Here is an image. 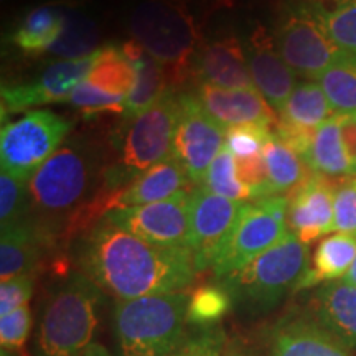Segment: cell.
<instances>
[{"instance_id":"obj_17","label":"cell","mask_w":356,"mask_h":356,"mask_svg":"<svg viewBox=\"0 0 356 356\" xmlns=\"http://www.w3.org/2000/svg\"><path fill=\"white\" fill-rule=\"evenodd\" d=\"M197 97L203 109L218 124L228 129L243 124H261L275 129L279 114L256 88L222 89L202 83Z\"/></svg>"},{"instance_id":"obj_9","label":"cell","mask_w":356,"mask_h":356,"mask_svg":"<svg viewBox=\"0 0 356 356\" xmlns=\"http://www.w3.org/2000/svg\"><path fill=\"white\" fill-rule=\"evenodd\" d=\"M70 129L68 119L42 109L29 111L24 118L3 124L0 131L2 172L29 181L63 144Z\"/></svg>"},{"instance_id":"obj_3","label":"cell","mask_w":356,"mask_h":356,"mask_svg":"<svg viewBox=\"0 0 356 356\" xmlns=\"http://www.w3.org/2000/svg\"><path fill=\"white\" fill-rule=\"evenodd\" d=\"M190 293L115 300L113 332L119 356H173L185 340Z\"/></svg>"},{"instance_id":"obj_22","label":"cell","mask_w":356,"mask_h":356,"mask_svg":"<svg viewBox=\"0 0 356 356\" xmlns=\"http://www.w3.org/2000/svg\"><path fill=\"white\" fill-rule=\"evenodd\" d=\"M315 322L348 350H356V286L343 280L328 282L312 299Z\"/></svg>"},{"instance_id":"obj_42","label":"cell","mask_w":356,"mask_h":356,"mask_svg":"<svg viewBox=\"0 0 356 356\" xmlns=\"http://www.w3.org/2000/svg\"><path fill=\"white\" fill-rule=\"evenodd\" d=\"M341 118V139L348 157L351 177H356V115H340Z\"/></svg>"},{"instance_id":"obj_32","label":"cell","mask_w":356,"mask_h":356,"mask_svg":"<svg viewBox=\"0 0 356 356\" xmlns=\"http://www.w3.org/2000/svg\"><path fill=\"white\" fill-rule=\"evenodd\" d=\"M233 305V297L222 284H208L190 293L186 320L191 327L218 325L225 315L229 314Z\"/></svg>"},{"instance_id":"obj_39","label":"cell","mask_w":356,"mask_h":356,"mask_svg":"<svg viewBox=\"0 0 356 356\" xmlns=\"http://www.w3.org/2000/svg\"><path fill=\"white\" fill-rule=\"evenodd\" d=\"M68 101L74 108L81 109L84 114H101V113H118L124 114L126 111V99L124 97L111 96L99 89L91 86L86 79H83L73 89Z\"/></svg>"},{"instance_id":"obj_2","label":"cell","mask_w":356,"mask_h":356,"mask_svg":"<svg viewBox=\"0 0 356 356\" xmlns=\"http://www.w3.org/2000/svg\"><path fill=\"white\" fill-rule=\"evenodd\" d=\"M106 292L84 273L61 280L44 300L35 338V356H76L96 343Z\"/></svg>"},{"instance_id":"obj_36","label":"cell","mask_w":356,"mask_h":356,"mask_svg":"<svg viewBox=\"0 0 356 356\" xmlns=\"http://www.w3.org/2000/svg\"><path fill=\"white\" fill-rule=\"evenodd\" d=\"M228 343V335L220 323L193 327L173 356H225Z\"/></svg>"},{"instance_id":"obj_4","label":"cell","mask_w":356,"mask_h":356,"mask_svg":"<svg viewBox=\"0 0 356 356\" xmlns=\"http://www.w3.org/2000/svg\"><path fill=\"white\" fill-rule=\"evenodd\" d=\"M95 173L88 155L76 145L60 147L29 180L30 207L42 216L37 229L44 241L61 234V220L70 218L68 233L78 222L81 203Z\"/></svg>"},{"instance_id":"obj_37","label":"cell","mask_w":356,"mask_h":356,"mask_svg":"<svg viewBox=\"0 0 356 356\" xmlns=\"http://www.w3.org/2000/svg\"><path fill=\"white\" fill-rule=\"evenodd\" d=\"M273 127L261 124H243L226 129L225 147L234 159H249L264 154L266 142L269 140Z\"/></svg>"},{"instance_id":"obj_13","label":"cell","mask_w":356,"mask_h":356,"mask_svg":"<svg viewBox=\"0 0 356 356\" xmlns=\"http://www.w3.org/2000/svg\"><path fill=\"white\" fill-rule=\"evenodd\" d=\"M241 202L218 197L204 186L190 193V251L195 269L203 273L215 264L243 210Z\"/></svg>"},{"instance_id":"obj_25","label":"cell","mask_w":356,"mask_h":356,"mask_svg":"<svg viewBox=\"0 0 356 356\" xmlns=\"http://www.w3.org/2000/svg\"><path fill=\"white\" fill-rule=\"evenodd\" d=\"M356 257V238L335 233L323 238L315 249L312 264L297 284L296 292L320 286L323 282L341 280Z\"/></svg>"},{"instance_id":"obj_21","label":"cell","mask_w":356,"mask_h":356,"mask_svg":"<svg viewBox=\"0 0 356 356\" xmlns=\"http://www.w3.org/2000/svg\"><path fill=\"white\" fill-rule=\"evenodd\" d=\"M190 178L175 159H167L149 170L142 172L131 184L114 190L111 198V210L114 208L140 207L168 200L186 190ZM109 210V211H111Z\"/></svg>"},{"instance_id":"obj_12","label":"cell","mask_w":356,"mask_h":356,"mask_svg":"<svg viewBox=\"0 0 356 356\" xmlns=\"http://www.w3.org/2000/svg\"><path fill=\"white\" fill-rule=\"evenodd\" d=\"M190 193L185 190L157 203L114 208L102 220L147 243L190 249Z\"/></svg>"},{"instance_id":"obj_35","label":"cell","mask_w":356,"mask_h":356,"mask_svg":"<svg viewBox=\"0 0 356 356\" xmlns=\"http://www.w3.org/2000/svg\"><path fill=\"white\" fill-rule=\"evenodd\" d=\"M30 207L29 181L2 172L0 175V222L2 228L20 225L29 220Z\"/></svg>"},{"instance_id":"obj_33","label":"cell","mask_w":356,"mask_h":356,"mask_svg":"<svg viewBox=\"0 0 356 356\" xmlns=\"http://www.w3.org/2000/svg\"><path fill=\"white\" fill-rule=\"evenodd\" d=\"M97 40H99V32L95 22L79 13H71V15L66 13L63 33L50 48V51L61 60H76L95 53Z\"/></svg>"},{"instance_id":"obj_38","label":"cell","mask_w":356,"mask_h":356,"mask_svg":"<svg viewBox=\"0 0 356 356\" xmlns=\"http://www.w3.org/2000/svg\"><path fill=\"white\" fill-rule=\"evenodd\" d=\"M335 233L356 238V177L338 178L333 195Z\"/></svg>"},{"instance_id":"obj_6","label":"cell","mask_w":356,"mask_h":356,"mask_svg":"<svg viewBox=\"0 0 356 356\" xmlns=\"http://www.w3.org/2000/svg\"><path fill=\"white\" fill-rule=\"evenodd\" d=\"M132 40L165 68L168 81L186 78L198 29L185 0H145L131 17Z\"/></svg>"},{"instance_id":"obj_24","label":"cell","mask_w":356,"mask_h":356,"mask_svg":"<svg viewBox=\"0 0 356 356\" xmlns=\"http://www.w3.org/2000/svg\"><path fill=\"white\" fill-rule=\"evenodd\" d=\"M47 241L33 221L2 228L0 238V277L3 280L33 275L40 261L42 248Z\"/></svg>"},{"instance_id":"obj_43","label":"cell","mask_w":356,"mask_h":356,"mask_svg":"<svg viewBox=\"0 0 356 356\" xmlns=\"http://www.w3.org/2000/svg\"><path fill=\"white\" fill-rule=\"evenodd\" d=\"M76 356H113L109 353V350L106 346H102L101 343H92L89 345L88 348H84L81 353H78Z\"/></svg>"},{"instance_id":"obj_18","label":"cell","mask_w":356,"mask_h":356,"mask_svg":"<svg viewBox=\"0 0 356 356\" xmlns=\"http://www.w3.org/2000/svg\"><path fill=\"white\" fill-rule=\"evenodd\" d=\"M248 65L257 91L279 114L296 88V74L282 60L274 37L264 26H257L249 37Z\"/></svg>"},{"instance_id":"obj_5","label":"cell","mask_w":356,"mask_h":356,"mask_svg":"<svg viewBox=\"0 0 356 356\" xmlns=\"http://www.w3.org/2000/svg\"><path fill=\"white\" fill-rule=\"evenodd\" d=\"M309 269V246L293 233L275 244L238 273L221 279L233 302L249 315L267 314L296 292Z\"/></svg>"},{"instance_id":"obj_26","label":"cell","mask_w":356,"mask_h":356,"mask_svg":"<svg viewBox=\"0 0 356 356\" xmlns=\"http://www.w3.org/2000/svg\"><path fill=\"white\" fill-rule=\"evenodd\" d=\"M304 162L318 175L328 178L351 177L350 162L341 139L340 115H333L317 129Z\"/></svg>"},{"instance_id":"obj_15","label":"cell","mask_w":356,"mask_h":356,"mask_svg":"<svg viewBox=\"0 0 356 356\" xmlns=\"http://www.w3.org/2000/svg\"><path fill=\"white\" fill-rule=\"evenodd\" d=\"M333 115L335 114L322 86L314 81H304L293 88L286 106L279 113L274 132L304 160L317 129Z\"/></svg>"},{"instance_id":"obj_41","label":"cell","mask_w":356,"mask_h":356,"mask_svg":"<svg viewBox=\"0 0 356 356\" xmlns=\"http://www.w3.org/2000/svg\"><path fill=\"white\" fill-rule=\"evenodd\" d=\"M33 293V275H19L3 280L0 286V317L26 305Z\"/></svg>"},{"instance_id":"obj_1","label":"cell","mask_w":356,"mask_h":356,"mask_svg":"<svg viewBox=\"0 0 356 356\" xmlns=\"http://www.w3.org/2000/svg\"><path fill=\"white\" fill-rule=\"evenodd\" d=\"M78 262L115 300L184 292L198 274L190 249L147 243L102 218L81 238Z\"/></svg>"},{"instance_id":"obj_7","label":"cell","mask_w":356,"mask_h":356,"mask_svg":"<svg viewBox=\"0 0 356 356\" xmlns=\"http://www.w3.org/2000/svg\"><path fill=\"white\" fill-rule=\"evenodd\" d=\"M274 40L293 74L305 79H320L325 71L346 55L325 32L312 0H287L284 3Z\"/></svg>"},{"instance_id":"obj_45","label":"cell","mask_w":356,"mask_h":356,"mask_svg":"<svg viewBox=\"0 0 356 356\" xmlns=\"http://www.w3.org/2000/svg\"><path fill=\"white\" fill-rule=\"evenodd\" d=\"M341 280L346 284H351V286H356V257H355L353 264H351V267H350V270L346 273V275Z\"/></svg>"},{"instance_id":"obj_29","label":"cell","mask_w":356,"mask_h":356,"mask_svg":"<svg viewBox=\"0 0 356 356\" xmlns=\"http://www.w3.org/2000/svg\"><path fill=\"white\" fill-rule=\"evenodd\" d=\"M264 159L269 173L270 181V193L273 197L279 193H291L293 188H297L307 177H310L312 172L307 163L302 160L299 154H296L287 144L275 136V132L270 134L269 140L264 147Z\"/></svg>"},{"instance_id":"obj_34","label":"cell","mask_w":356,"mask_h":356,"mask_svg":"<svg viewBox=\"0 0 356 356\" xmlns=\"http://www.w3.org/2000/svg\"><path fill=\"white\" fill-rule=\"evenodd\" d=\"M202 186L218 195V197L233 200V202L246 203L248 200H251L248 186L239 181L238 173H236L233 154L226 147H222L220 154L213 160Z\"/></svg>"},{"instance_id":"obj_28","label":"cell","mask_w":356,"mask_h":356,"mask_svg":"<svg viewBox=\"0 0 356 356\" xmlns=\"http://www.w3.org/2000/svg\"><path fill=\"white\" fill-rule=\"evenodd\" d=\"M86 81L102 92L126 99L136 84V68L124 55L122 48H118L115 44H106L99 48Z\"/></svg>"},{"instance_id":"obj_30","label":"cell","mask_w":356,"mask_h":356,"mask_svg":"<svg viewBox=\"0 0 356 356\" xmlns=\"http://www.w3.org/2000/svg\"><path fill=\"white\" fill-rule=\"evenodd\" d=\"M318 84L335 115H356V55H346L320 76Z\"/></svg>"},{"instance_id":"obj_40","label":"cell","mask_w":356,"mask_h":356,"mask_svg":"<svg viewBox=\"0 0 356 356\" xmlns=\"http://www.w3.org/2000/svg\"><path fill=\"white\" fill-rule=\"evenodd\" d=\"M32 332V312L29 304L0 317V345L6 351H20Z\"/></svg>"},{"instance_id":"obj_20","label":"cell","mask_w":356,"mask_h":356,"mask_svg":"<svg viewBox=\"0 0 356 356\" xmlns=\"http://www.w3.org/2000/svg\"><path fill=\"white\" fill-rule=\"evenodd\" d=\"M195 71L203 83L222 89L256 88L248 55L234 35L203 43L195 56Z\"/></svg>"},{"instance_id":"obj_27","label":"cell","mask_w":356,"mask_h":356,"mask_svg":"<svg viewBox=\"0 0 356 356\" xmlns=\"http://www.w3.org/2000/svg\"><path fill=\"white\" fill-rule=\"evenodd\" d=\"M66 25V13L60 7L43 6L33 8L22 19L12 35L13 43L29 55L50 50L61 37Z\"/></svg>"},{"instance_id":"obj_44","label":"cell","mask_w":356,"mask_h":356,"mask_svg":"<svg viewBox=\"0 0 356 356\" xmlns=\"http://www.w3.org/2000/svg\"><path fill=\"white\" fill-rule=\"evenodd\" d=\"M225 356H251L248 353V350L244 348V345L238 343V341H229L226 346Z\"/></svg>"},{"instance_id":"obj_10","label":"cell","mask_w":356,"mask_h":356,"mask_svg":"<svg viewBox=\"0 0 356 356\" xmlns=\"http://www.w3.org/2000/svg\"><path fill=\"white\" fill-rule=\"evenodd\" d=\"M180 96L168 91L157 104L132 119L122 140L121 178H136L172 157L173 137L180 111Z\"/></svg>"},{"instance_id":"obj_14","label":"cell","mask_w":356,"mask_h":356,"mask_svg":"<svg viewBox=\"0 0 356 356\" xmlns=\"http://www.w3.org/2000/svg\"><path fill=\"white\" fill-rule=\"evenodd\" d=\"M99 48L91 55L76 60H61L43 71L42 76L30 83L8 84L2 88V118L7 114L29 111L48 102L68 101L73 89L86 79L95 65Z\"/></svg>"},{"instance_id":"obj_31","label":"cell","mask_w":356,"mask_h":356,"mask_svg":"<svg viewBox=\"0 0 356 356\" xmlns=\"http://www.w3.org/2000/svg\"><path fill=\"white\" fill-rule=\"evenodd\" d=\"M320 24L338 48L356 55V0H312Z\"/></svg>"},{"instance_id":"obj_19","label":"cell","mask_w":356,"mask_h":356,"mask_svg":"<svg viewBox=\"0 0 356 356\" xmlns=\"http://www.w3.org/2000/svg\"><path fill=\"white\" fill-rule=\"evenodd\" d=\"M269 356H351L332 333L304 315L289 314L269 335Z\"/></svg>"},{"instance_id":"obj_23","label":"cell","mask_w":356,"mask_h":356,"mask_svg":"<svg viewBox=\"0 0 356 356\" xmlns=\"http://www.w3.org/2000/svg\"><path fill=\"white\" fill-rule=\"evenodd\" d=\"M124 55L136 68V84L132 92L126 97V119H136L170 91L165 68L155 61L136 40L122 44Z\"/></svg>"},{"instance_id":"obj_8","label":"cell","mask_w":356,"mask_h":356,"mask_svg":"<svg viewBox=\"0 0 356 356\" xmlns=\"http://www.w3.org/2000/svg\"><path fill=\"white\" fill-rule=\"evenodd\" d=\"M289 229V198L275 197L254 200L243 204L228 241L213 264L218 280L238 273L257 256L282 241Z\"/></svg>"},{"instance_id":"obj_16","label":"cell","mask_w":356,"mask_h":356,"mask_svg":"<svg viewBox=\"0 0 356 356\" xmlns=\"http://www.w3.org/2000/svg\"><path fill=\"white\" fill-rule=\"evenodd\" d=\"M337 181L338 178H328L314 172L287 195L289 229L307 246L322 236L335 233L333 195Z\"/></svg>"},{"instance_id":"obj_11","label":"cell","mask_w":356,"mask_h":356,"mask_svg":"<svg viewBox=\"0 0 356 356\" xmlns=\"http://www.w3.org/2000/svg\"><path fill=\"white\" fill-rule=\"evenodd\" d=\"M178 99L172 159L184 167L191 184L202 186L213 160L225 147L226 129L203 109L197 95H181Z\"/></svg>"}]
</instances>
